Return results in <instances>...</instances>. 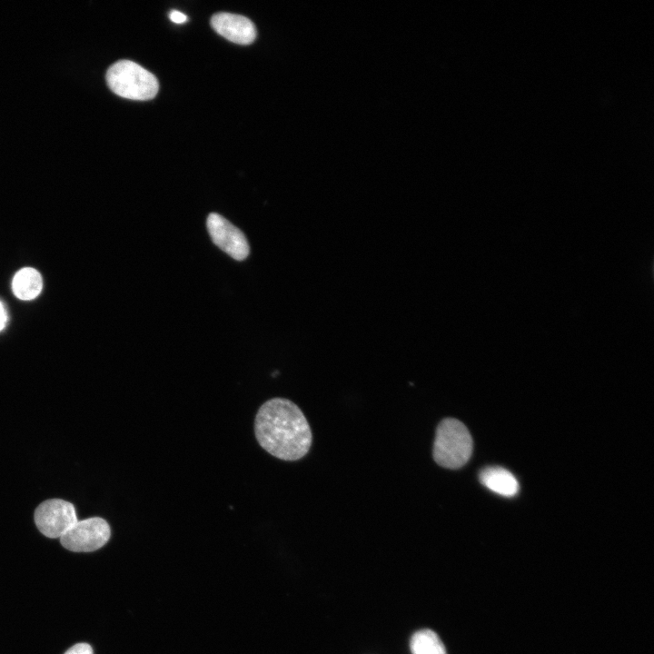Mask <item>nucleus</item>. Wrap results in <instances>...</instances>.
Here are the masks:
<instances>
[{
  "instance_id": "1",
  "label": "nucleus",
  "mask_w": 654,
  "mask_h": 654,
  "mask_svg": "<svg viewBox=\"0 0 654 654\" xmlns=\"http://www.w3.org/2000/svg\"><path fill=\"white\" fill-rule=\"evenodd\" d=\"M254 433L260 446L280 460L304 457L312 441L311 427L302 410L292 401L272 398L258 410Z\"/></svg>"
},
{
  "instance_id": "2",
  "label": "nucleus",
  "mask_w": 654,
  "mask_h": 654,
  "mask_svg": "<svg viewBox=\"0 0 654 654\" xmlns=\"http://www.w3.org/2000/svg\"><path fill=\"white\" fill-rule=\"evenodd\" d=\"M472 448L471 435L461 421L446 418L439 423L432 448V457L438 465L460 469L470 460Z\"/></svg>"
},
{
  "instance_id": "3",
  "label": "nucleus",
  "mask_w": 654,
  "mask_h": 654,
  "mask_svg": "<svg viewBox=\"0 0 654 654\" xmlns=\"http://www.w3.org/2000/svg\"><path fill=\"white\" fill-rule=\"evenodd\" d=\"M106 82L117 95L133 100L154 98L159 89L156 77L130 60H120L107 70Z\"/></svg>"
},
{
  "instance_id": "4",
  "label": "nucleus",
  "mask_w": 654,
  "mask_h": 654,
  "mask_svg": "<svg viewBox=\"0 0 654 654\" xmlns=\"http://www.w3.org/2000/svg\"><path fill=\"white\" fill-rule=\"evenodd\" d=\"M111 536L108 522L100 517L77 521L61 538V544L74 552L94 551L107 543Z\"/></svg>"
},
{
  "instance_id": "5",
  "label": "nucleus",
  "mask_w": 654,
  "mask_h": 654,
  "mask_svg": "<svg viewBox=\"0 0 654 654\" xmlns=\"http://www.w3.org/2000/svg\"><path fill=\"white\" fill-rule=\"evenodd\" d=\"M34 517L40 532L52 539L61 538L78 521L74 505L60 499L43 501Z\"/></svg>"
},
{
  "instance_id": "6",
  "label": "nucleus",
  "mask_w": 654,
  "mask_h": 654,
  "mask_svg": "<svg viewBox=\"0 0 654 654\" xmlns=\"http://www.w3.org/2000/svg\"><path fill=\"white\" fill-rule=\"evenodd\" d=\"M206 227L213 243L234 260L243 261L249 255L250 247L243 233L223 216L210 213Z\"/></svg>"
},
{
  "instance_id": "7",
  "label": "nucleus",
  "mask_w": 654,
  "mask_h": 654,
  "mask_svg": "<svg viewBox=\"0 0 654 654\" xmlns=\"http://www.w3.org/2000/svg\"><path fill=\"white\" fill-rule=\"evenodd\" d=\"M211 25L222 36L240 45H249L256 37L253 23L247 17L231 13H217L211 18Z\"/></svg>"
},
{
  "instance_id": "8",
  "label": "nucleus",
  "mask_w": 654,
  "mask_h": 654,
  "mask_svg": "<svg viewBox=\"0 0 654 654\" xmlns=\"http://www.w3.org/2000/svg\"><path fill=\"white\" fill-rule=\"evenodd\" d=\"M481 482L490 490L504 496L512 497L519 491V482L515 476L501 467H488L480 473Z\"/></svg>"
},
{
  "instance_id": "9",
  "label": "nucleus",
  "mask_w": 654,
  "mask_h": 654,
  "mask_svg": "<svg viewBox=\"0 0 654 654\" xmlns=\"http://www.w3.org/2000/svg\"><path fill=\"white\" fill-rule=\"evenodd\" d=\"M43 287L41 274L34 268L19 270L14 276L12 289L15 295L24 301L35 298Z\"/></svg>"
},
{
  "instance_id": "10",
  "label": "nucleus",
  "mask_w": 654,
  "mask_h": 654,
  "mask_svg": "<svg viewBox=\"0 0 654 654\" xmlns=\"http://www.w3.org/2000/svg\"><path fill=\"white\" fill-rule=\"evenodd\" d=\"M410 649L411 654H447L438 634L429 629H420L411 636Z\"/></svg>"
},
{
  "instance_id": "11",
  "label": "nucleus",
  "mask_w": 654,
  "mask_h": 654,
  "mask_svg": "<svg viewBox=\"0 0 654 654\" xmlns=\"http://www.w3.org/2000/svg\"><path fill=\"white\" fill-rule=\"evenodd\" d=\"M64 654H94V652L89 644L78 643L71 647Z\"/></svg>"
},
{
  "instance_id": "12",
  "label": "nucleus",
  "mask_w": 654,
  "mask_h": 654,
  "mask_svg": "<svg viewBox=\"0 0 654 654\" xmlns=\"http://www.w3.org/2000/svg\"><path fill=\"white\" fill-rule=\"evenodd\" d=\"M169 18L176 24H183L187 21V16L183 13L177 11V10H172L169 13Z\"/></svg>"
},
{
  "instance_id": "13",
  "label": "nucleus",
  "mask_w": 654,
  "mask_h": 654,
  "mask_svg": "<svg viewBox=\"0 0 654 654\" xmlns=\"http://www.w3.org/2000/svg\"><path fill=\"white\" fill-rule=\"evenodd\" d=\"M7 321V314L2 302H0V331L4 329Z\"/></svg>"
}]
</instances>
